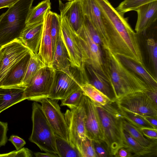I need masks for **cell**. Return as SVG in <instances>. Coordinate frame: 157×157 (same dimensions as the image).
Listing matches in <instances>:
<instances>
[{"label": "cell", "instance_id": "cell-4", "mask_svg": "<svg viewBox=\"0 0 157 157\" xmlns=\"http://www.w3.org/2000/svg\"><path fill=\"white\" fill-rule=\"evenodd\" d=\"M34 0H19L0 16V48L19 39Z\"/></svg>", "mask_w": 157, "mask_h": 157}, {"label": "cell", "instance_id": "cell-33", "mask_svg": "<svg viewBox=\"0 0 157 157\" xmlns=\"http://www.w3.org/2000/svg\"><path fill=\"white\" fill-rule=\"evenodd\" d=\"M146 47L149 58V63L155 77L157 74V43L152 38H149L146 41Z\"/></svg>", "mask_w": 157, "mask_h": 157}, {"label": "cell", "instance_id": "cell-13", "mask_svg": "<svg viewBox=\"0 0 157 157\" xmlns=\"http://www.w3.org/2000/svg\"><path fill=\"white\" fill-rule=\"evenodd\" d=\"M82 101L85 112L84 125L86 136L92 140L102 143L103 131L96 104L84 95Z\"/></svg>", "mask_w": 157, "mask_h": 157}, {"label": "cell", "instance_id": "cell-10", "mask_svg": "<svg viewBox=\"0 0 157 157\" xmlns=\"http://www.w3.org/2000/svg\"><path fill=\"white\" fill-rule=\"evenodd\" d=\"M64 115L68 128L69 143L76 148L81 155V143L86 137L84 125L85 112L82 100L77 108L67 109Z\"/></svg>", "mask_w": 157, "mask_h": 157}, {"label": "cell", "instance_id": "cell-35", "mask_svg": "<svg viewBox=\"0 0 157 157\" xmlns=\"http://www.w3.org/2000/svg\"><path fill=\"white\" fill-rule=\"evenodd\" d=\"M84 94L80 87L66 98L61 100L60 106L68 107L70 109L77 108L80 104Z\"/></svg>", "mask_w": 157, "mask_h": 157}, {"label": "cell", "instance_id": "cell-45", "mask_svg": "<svg viewBox=\"0 0 157 157\" xmlns=\"http://www.w3.org/2000/svg\"><path fill=\"white\" fill-rule=\"evenodd\" d=\"M155 129L157 130V117L154 116H143Z\"/></svg>", "mask_w": 157, "mask_h": 157}, {"label": "cell", "instance_id": "cell-11", "mask_svg": "<svg viewBox=\"0 0 157 157\" xmlns=\"http://www.w3.org/2000/svg\"><path fill=\"white\" fill-rule=\"evenodd\" d=\"M40 102L44 113L55 134L69 143L68 126L57 101L47 98Z\"/></svg>", "mask_w": 157, "mask_h": 157}, {"label": "cell", "instance_id": "cell-27", "mask_svg": "<svg viewBox=\"0 0 157 157\" xmlns=\"http://www.w3.org/2000/svg\"><path fill=\"white\" fill-rule=\"evenodd\" d=\"M30 56L21 82L22 86L26 87L38 71L44 67L38 55L31 51Z\"/></svg>", "mask_w": 157, "mask_h": 157}, {"label": "cell", "instance_id": "cell-16", "mask_svg": "<svg viewBox=\"0 0 157 157\" xmlns=\"http://www.w3.org/2000/svg\"><path fill=\"white\" fill-rule=\"evenodd\" d=\"M84 15L89 19L99 33L102 48L107 49L106 37L102 19V12L96 0H80Z\"/></svg>", "mask_w": 157, "mask_h": 157}, {"label": "cell", "instance_id": "cell-31", "mask_svg": "<svg viewBox=\"0 0 157 157\" xmlns=\"http://www.w3.org/2000/svg\"><path fill=\"white\" fill-rule=\"evenodd\" d=\"M118 107L123 118L137 127L140 129L143 128L155 129L143 116Z\"/></svg>", "mask_w": 157, "mask_h": 157}, {"label": "cell", "instance_id": "cell-32", "mask_svg": "<svg viewBox=\"0 0 157 157\" xmlns=\"http://www.w3.org/2000/svg\"><path fill=\"white\" fill-rule=\"evenodd\" d=\"M61 18L60 15L52 11L50 22V33L53 54L55 50L60 33Z\"/></svg>", "mask_w": 157, "mask_h": 157}, {"label": "cell", "instance_id": "cell-24", "mask_svg": "<svg viewBox=\"0 0 157 157\" xmlns=\"http://www.w3.org/2000/svg\"><path fill=\"white\" fill-rule=\"evenodd\" d=\"M124 147L133 156H148L157 153V149L144 147L134 139L127 132L123 131Z\"/></svg>", "mask_w": 157, "mask_h": 157}, {"label": "cell", "instance_id": "cell-47", "mask_svg": "<svg viewBox=\"0 0 157 157\" xmlns=\"http://www.w3.org/2000/svg\"><path fill=\"white\" fill-rule=\"evenodd\" d=\"M2 56V51L1 48H0V64L1 62V60Z\"/></svg>", "mask_w": 157, "mask_h": 157}, {"label": "cell", "instance_id": "cell-5", "mask_svg": "<svg viewBox=\"0 0 157 157\" xmlns=\"http://www.w3.org/2000/svg\"><path fill=\"white\" fill-rule=\"evenodd\" d=\"M32 108L33 128L29 140L37 145L41 151L59 156L55 134L44 113L41 105L34 101Z\"/></svg>", "mask_w": 157, "mask_h": 157}, {"label": "cell", "instance_id": "cell-19", "mask_svg": "<svg viewBox=\"0 0 157 157\" xmlns=\"http://www.w3.org/2000/svg\"><path fill=\"white\" fill-rule=\"evenodd\" d=\"M43 21L26 25L19 39L31 51L37 55L43 30Z\"/></svg>", "mask_w": 157, "mask_h": 157}, {"label": "cell", "instance_id": "cell-25", "mask_svg": "<svg viewBox=\"0 0 157 157\" xmlns=\"http://www.w3.org/2000/svg\"><path fill=\"white\" fill-rule=\"evenodd\" d=\"M91 78L89 82L111 100L115 101L113 92L107 79L101 75L92 67L86 66Z\"/></svg>", "mask_w": 157, "mask_h": 157}, {"label": "cell", "instance_id": "cell-42", "mask_svg": "<svg viewBox=\"0 0 157 157\" xmlns=\"http://www.w3.org/2000/svg\"><path fill=\"white\" fill-rule=\"evenodd\" d=\"M144 135L151 140H157V130L150 128H143L140 129Z\"/></svg>", "mask_w": 157, "mask_h": 157}, {"label": "cell", "instance_id": "cell-20", "mask_svg": "<svg viewBox=\"0 0 157 157\" xmlns=\"http://www.w3.org/2000/svg\"><path fill=\"white\" fill-rule=\"evenodd\" d=\"M25 87H0V113L11 106L25 100Z\"/></svg>", "mask_w": 157, "mask_h": 157}, {"label": "cell", "instance_id": "cell-9", "mask_svg": "<svg viewBox=\"0 0 157 157\" xmlns=\"http://www.w3.org/2000/svg\"><path fill=\"white\" fill-rule=\"evenodd\" d=\"M118 107L142 116L157 117V105L145 92L133 93L117 100Z\"/></svg>", "mask_w": 157, "mask_h": 157}, {"label": "cell", "instance_id": "cell-41", "mask_svg": "<svg viewBox=\"0 0 157 157\" xmlns=\"http://www.w3.org/2000/svg\"><path fill=\"white\" fill-rule=\"evenodd\" d=\"M8 140L14 145L17 151L21 149L26 144L25 141L23 139L15 135H11Z\"/></svg>", "mask_w": 157, "mask_h": 157}, {"label": "cell", "instance_id": "cell-18", "mask_svg": "<svg viewBox=\"0 0 157 157\" xmlns=\"http://www.w3.org/2000/svg\"><path fill=\"white\" fill-rule=\"evenodd\" d=\"M135 11L138 17L135 30L137 34L145 32L156 21L157 0L141 6Z\"/></svg>", "mask_w": 157, "mask_h": 157}, {"label": "cell", "instance_id": "cell-8", "mask_svg": "<svg viewBox=\"0 0 157 157\" xmlns=\"http://www.w3.org/2000/svg\"><path fill=\"white\" fill-rule=\"evenodd\" d=\"M60 34L66 48L71 67L77 69L79 72L81 82H89L86 65L78 44L75 32L64 18H61Z\"/></svg>", "mask_w": 157, "mask_h": 157}, {"label": "cell", "instance_id": "cell-38", "mask_svg": "<svg viewBox=\"0 0 157 157\" xmlns=\"http://www.w3.org/2000/svg\"><path fill=\"white\" fill-rule=\"evenodd\" d=\"M33 153L27 148L23 147L18 151H13L8 153L0 154V157H32Z\"/></svg>", "mask_w": 157, "mask_h": 157}, {"label": "cell", "instance_id": "cell-48", "mask_svg": "<svg viewBox=\"0 0 157 157\" xmlns=\"http://www.w3.org/2000/svg\"><path fill=\"white\" fill-rule=\"evenodd\" d=\"M68 0V1H72V0Z\"/></svg>", "mask_w": 157, "mask_h": 157}, {"label": "cell", "instance_id": "cell-26", "mask_svg": "<svg viewBox=\"0 0 157 157\" xmlns=\"http://www.w3.org/2000/svg\"><path fill=\"white\" fill-rule=\"evenodd\" d=\"M123 128L124 130L143 146L149 148L157 149V140H150V139L145 137L140 129L124 118Z\"/></svg>", "mask_w": 157, "mask_h": 157}, {"label": "cell", "instance_id": "cell-34", "mask_svg": "<svg viewBox=\"0 0 157 157\" xmlns=\"http://www.w3.org/2000/svg\"><path fill=\"white\" fill-rule=\"evenodd\" d=\"M157 0H124L115 9L121 14L135 11L140 6L147 3Z\"/></svg>", "mask_w": 157, "mask_h": 157}, {"label": "cell", "instance_id": "cell-43", "mask_svg": "<svg viewBox=\"0 0 157 157\" xmlns=\"http://www.w3.org/2000/svg\"><path fill=\"white\" fill-rule=\"evenodd\" d=\"M115 156L130 157L133 156L132 154L128 150L125 148L122 147L118 150Z\"/></svg>", "mask_w": 157, "mask_h": 157}, {"label": "cell", "instance_id": "cell-6", "mask_svg": "<svg viewBox=\"0 0 157 157\" xmlns=\"http://www.w3.org/2000/svg\"><path fill=\"white\" fill-rule=\"evenodd\" d=\"M75 35L86 66H90L106 78L101 47L93 40L83 23L80 29L75 32Z\"/></svg>", "mask_w": 157, "mask_h": 157}, {"label": "cell", "instance_id": "cell-46", "mask_svg": "<svg viewBox=\"0 0 157 157\" xmlns=\"http://www.w3.org/2000/svg\"><path fill=\"white\" fill-rule=\"evenodd\" d=\"M35 156L36 157H57L59 156L56 154L46 152L45 153L37 152L34 153Z\"/></svg>", "mask_w": 157, "mask_h": 157}, {"label": "cell", "instance_id": "cell-7", "mask_svg": "<svg viewBox=\"0 0 157 157\" xmlns=\"http://www.w3.org/2000/svg\"><path fill=\"white\" fill-rule=\"evenodd\" d=\"M56 71L54 68L40 69L24 90L25 100L40 102L48 98L54 86Z\"/></svg>", "mask_w": 157, "mask_h": 157}, {"label": "cell", "instance_id": "cell-39", "mask_svg": "<svg viewBox=\"0 0 157 157\" xmlns=\"http://www.w3.org/2000/svg\"><path fill=\"white\" fill-rule=\"evenodd\" d=\"M8 123L0 121V147L5 146L7 141Z\"/></svg>", "mask_w": 157, "mask_h": 157}, {"label": "cell", "instance_id": "cell-28", "mask_svg": "<svg viewBox=\"0 0 157 157\" xmlns=\"http://www.w3.org/2000/svg\"><path fill=\"white\" fill-rule=\"evenodd\" d=\"M80 87L83 94L95 103L104 105L111 102L116 101L110 99L88 82L81 83Z\"/></svg>", "mask_w": 157, "mask_h": 157}, {"label": "cell", "instance_id": "cell-22", "mask_svg": "<svg viewBox=\"0 0 157 157\" xmlns=\"http://www.w3.org/2000/svg\"><path fill=\"white\" fill-rule=\"evenodd\" d=\"M127 68L140 78L151 89L157 90V78L146 69L144 66L121 56H117Z\"/></svg>", "mask_w": 157, "mask_h": 157}, {"label": "cell", "instance_id": "cell-44", "mask_svg": "<svg viewBox=\"0 0 157 157\" xmlns=\"http://www.w3.org/2000/svg\"><path fill=\"white\" fill-rule=\"evenodd\" d=\"M19 0H0V9L8 8Z\"/></svg>", "mask_w": 157, "mask_h": 157}, {"label": "cell", "instance_id": "cell-40", "mask_svg": "<svg viewBox=\"0 0 157 157\" xmlns=\"http://www.w3.org/2000/svg\"><path fill=\"white\" fill-rule=\"evenodd\" d=\"M95 153L98 157H107L109 154L105 149L100 143L92 140Z\"/></svg>", "mask_w": 157, "mask_h": 157}, {"label": "cell", "instance_id": "cell-1", "mask_svg": "<svg viewBox=\"0 0 157 157\" xmlns=\"http://www.w3.org/2000/svg\"><path fill=\"white\" fill-rule=\"evenodd\" d=\"M102 12L107 49L144 66L137 34L108 0H96Z\"/></svg>", "mask_w": 157, "mask_h": 157}, {"label": "cell", "instance_id": "cell-30", "mask_svg": "<svg viewBox=\"0 0 157 157\" xmlns=\"http://www.w3.org/2000/svg\"><path fill=\"white\" fill-rule=\"evenodd\" d=\"M55 135L56 148L59 157H82L76 148L71 146L67 141Z\"/></svg>", "mask_w": 157, "mask_h": 157}, {"label": "cell", "instance_id": "cell-21", "mask_svg": "<svg viewBox=\"0 0 157 157\" xmlns=\"http://www.w3.org/2000/svg\"><path fill=\"white\" fill-rule=\"evenodd\" d=\"M31 51L8 72L0 84V87L22 86L21 82L30 58Z\"/></svg>", "mask_w": 157, "mask_h": 157}, {"label": "cell", "instance_id": "cell-12", "mask_svg": "<svg viewBox=\"0 0 157 157\" xmlns=\"http://www.w3.org/2000/svg\"><path fill=\"white\" fill-rule=\"evenodd\" d=\"M2 56L0 64V84L10 70L31 51L19 39L1 47Z\"/></svg>", "mask_w": 157, "mask_h": 157}, {"label": "cell", "instance_id": "cell-3", "mask_svg": "<svg viewBox=\"0 0 157 157\" xmlns=\"http://www.w3.org/2000/svg\"><path fill=\"white\" fill-rule=\"evenodd\" d=\"M102 127L104 138L109 155L115 156L124 147L123 117L115 101L102 105L95 103Z\"/></svg>", "mask_w": 157, "mask_h": 157}, {"label": "cell", "instance_id": "cell-49", "mask_svg": "<svg viewBox=\"0 0 157 157\" xmlns=\"http://www.w3.org/2000/svg\"><path fill=\"white\" fill-rule=\"evenodd\" d=\"M49 0V1H50V0Z\"/></svg>", "mask_w": 157, "mask_h": 157}, {"label": "cell", "instance_id": "cell-36", "mask_svg": "<svg viewBox=\"0 0 157 157\" xmlns=\"http://www.w3.org/2000/svg\"><path fill=\"white\" fill-rule=\"evenodd\" d=\"M83 24L93 40L102 48V43L99 33L89 19L85 15Z\"/></svg>", "mask_w": 157, "mask_h": 157}, {"label": "cell", "instance_id": "cell-15", "mask_svg": "<svg viewBox=\"0 0 157 157\" xmlns=\"http://www.w3.org/2000/svg\"><path fill=\"white\" fill-rule=\"evenodd\" d=\"M52 11L50 10L44 15L43 30L38 56L44 67L53 68L52 66L53 51L50 33Z\"/></svg>", "mask_w": 157, "mask_h": 157}, {"label": "cell", "instance_id": "cell-14", "mask_svg": "<svg viewBox=\"0 0 157 157\" xmlns=\"http://www.w3.org/2000/svg\"><path fill=\"white\" fill-rule=\"evenodd\" d=\"M74 72L64 73L56 71V80L48 98L54 100H62L70 96L80 87L79 81Z\"/></svg>", "mask_w": 157, "mask_h": 157}, {"label": "cell", "instance_id": "cell-17", "mask_svg": "<svg viewBox=\"0 0 157 157\" xmlns=\"http://www.w3.org/2000/svg\"><path fill=\"white\" fill-rule=\"evenodd\" d=\"M61 5L60 16L65 19L76 32L81 29L84 19L82 5L80 0L69 1Z\"/></svg>", "mask_w": 157, "mask_h": 157}, {"label": "cell", "instance_id": "cell-2", "mask_svg": "<svg viewBox=\"0 0 157 157\" xmlns=\"http://www.w3.org/2000/svg\"><path fill=\"white\" fill-rule=\"evenodd\" d=\"M104 66L106 78L116 100L129 94L151 89L139 76L125 66L117 56L104 49Z\"/></svg>", "mask_w": 157, "mask_h": 157}, {"label": "cell", "instance_id": "cell-23", "mask_svg": "<svg viewBox=\"0 0 157 157\" xmlns=\"http://www.w3.org/2000/svg\"><path fill=\"white\" fill-rule=\"evenodd\" d=\"M52 66L57 71L68 73L71 71L70 63L60 33L53 54Z\"/></svg>", "mask_w": 157, "mask_h": 157}, {"label": "cell", "instance_id": "cell-29", "mask_svg": "<svg viewBox=\"0 0 157 157\" xmlns=\"http://www.w3.org/2000/svg\"><path fill=\"white\" fill-rule=\"evenodd\" d=\"M50 1L44 0L30 9L26 20V25L43 21L45 13L51 9Z\"/></svg>", "mask_w": 157, "mask_h": 157}, {"label": "cell", "instance_id": "cell-37", "mask_svg": "<svg viewBox=\"0 0 157 157\" xmlns=\"http://www.w3.org/2000/svg\"><path fill=\"white\" fill-rule=\"evenodd\" d=\"M82 157H98L94 150L92 140L86 137L81 144Z\"/></svg>", "mask_w": 157, "mask_h": 157}]
</instances>
